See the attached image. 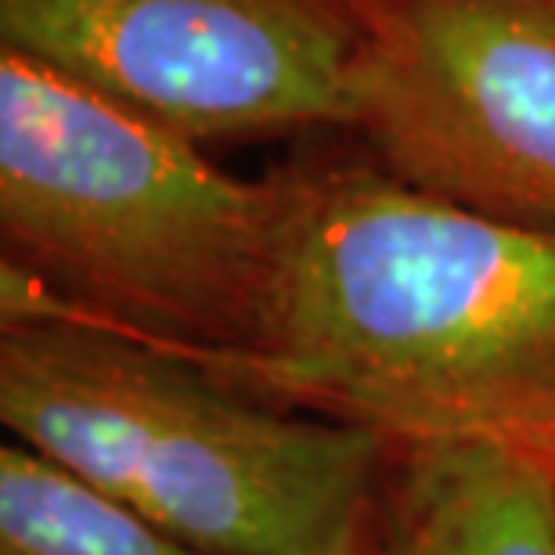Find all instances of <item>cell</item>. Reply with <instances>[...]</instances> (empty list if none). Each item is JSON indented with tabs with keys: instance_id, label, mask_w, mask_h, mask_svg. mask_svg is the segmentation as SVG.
Segmentation results:
<instances>
[{
	"instance_id": "6",
	"label": "cell",
	"mask_w": 555,
	"mask_h": 555,
	"mask_svg": "<svg viewBox=\"0 0 555 555\" xmlns=\"http://www.w3.org/2000/svg\"><path fill=\"white\" fill-rule=\"evenodd\" d=\"M369 555H555V462L494 443L397 451Z\"/></svg>"
},
{
	"instance_id": "2",
	"label": "cell",
	"mask_w": 555,
	"mask_h": 555,
	"mask_svg": "<svg viewBox=\"0 0 555 555\" xmlns=\"http://www.w3.org/2000/svg\"><path fill=\"white\" fill-rule=\"evenodd\" d=\"M285 228V177L0 51V314H65L181 358L246 353Z\"/></svg>"
},
{
	"instance_id": "7",
	"label": "cell",
	"mask_w": 555,
	"mask_h": 555,
	"mask_svg": "<svg viewBox=\"0 0 555 555\" xmlns=\"http://www.w3.org/2000/svg\"><path fill=\"white\" fill-rule=\"evenodd\" d=\"M0 555H209L11 437L0 448Z\"/></svg>"
},
{
	"instance_id": "1",
	"label": "cell",
	"mask_w": 555,
	"mask_h": 555,
	"mask_svg": "<svg viewBox=\"0 0 555 555\" xmlns=\"http://www.w3.org/2000/svg\"><path fill=\"white\" fill-rule=\"evenodd\" d=\"M278 170L285 228L260 336L188 361L397 451L494 443L555 462V238L418 192L364 149Z\"/></svg>"
},
{
	"instance_id": "3",
	"label": "cell",
	"mask_w": 555,
	"mask_h": 555,
	"mask_svg": "<svg viewBox=\"0 0 555 555\" xmlns=\"http://www.w3.org/2000/svg\"><path fill=\"white\" fill-rule=\"evenodd\" d=\"M11 437L209 555H369L397 448L65 314L4 325Z\"/></svg>"
},
{
	"instance_id": "5",
	"label": "cell",
	"mask_w": 555,
	"mask_h": 555,
	"mask_svg": "<svg viewBox=\"0 0 555 555\" xmlns=\"http://www.w3.org/2000/svg\"><path fill=\"white\" fill-rule=\"evenodd\" d=\"M0 51L195 144L353 119L339 0H0Z\"/></svg>"
},
{
	"instance_id": "4",
	"label": "cell",
	"mask_w": 555,
	"mask_h": 555,
	"mask_svg": "<svg viewBox=\"0 0 555 555\" xmlns=\"http://www.w3.org/2000/svg\"><path fill=\"white\" fill-rule=\"evenodd\" d=\"M350 134L404 184L555 238V0H339Z\"/></svg>"
}]
</instances>
